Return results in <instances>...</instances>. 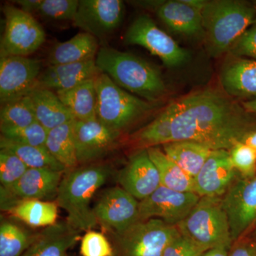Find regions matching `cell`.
<instances>
[{"label": "cell", "mask_w": 256, "mask_h": 256, "mask_svg": "<svg viewBox=\"0 0 256 256\" xmlns=\"http://www.w3.org/2000/svg\"><path fill=\"white\" fill-rule=\"evenodd\" d=\"M0 148L16 154L28 168L46 169L66 172L64 165L54 158L46 146H26L12 142L6 138H0Z\"/></svg>", "instance_id": "30"}, {"label": "cell", "mask_w": 256, "mask_h": 256, "mask_svg": "<svg viewBox=\"0 0 256 256\" xmlns=\"http://www.w3.org/2000/svg\"><path fill=\"white\" fill-rule=\"evenodd\" d=\"M96 63L118 86L144 100L156 104L166 95V85L160 70L132 54L101 47Z\"/></svg>", "instance_id": "2"}, {"label": "cell", "mask_w": 256, "mask_h": 256, "mask_svg": "<svg viewBox=\"0 0 256 256\" xmlns=\"http://www.w3.org/2000/svg\"><path fill=\"white\" fill-rule=\"evenodd\" d=\"M233 242L256 225V176L236 180L222 196Z\"/></svg>", "instance_id": "10"}, {"label": "cell", "mask_w": 256, "mask_h": 256, "mask_svg": "<svg viewBox=\"0 0 256 256\" xmlns=\"http://www.w3.org/2000/svg\"><path fill=\"white\" fill-rule=\"evenodd\" d=\"M252 238L256 242V225L254 226V230H252Z\"/></svg>", "instance_id": "44"}, {"label": "cell", "mask_w": 256, "mask_h": 256, "mask_svg": "<svg viewBox=\"0 0 256 256\" xmlns=\"http://www.w3.org/2000/svg\"><path fill=\"white\" fill-rule=\"evenodd\" d=\"M200 197L194 192L175 191L160 185L139 203V220L156 218L176 226L190 213Z\"/></svg>", "instance_id": "11"}, {"label": "cell", "mask_w": 256, "mask_h": 256, "mask_svg": "<svg viewBox=\"0 0 256 256\" xmlns=\"http://www.w3.org/2000/svg\"><path fill=\"white\" fill-rule=\"evenodd\" d=\"M100 72L96 66V60L48 66L40 74L36 88L54 92L69 90L86 80L95 78Z\"/></svg>", "instance_id": "22"}, {"label": "cell", "mask_w": 256, "mask_h": 256, "mask_svg": "<svg viewBox=\"0 0 256 256\" xmlns=\"http://www.w3.org/2000/svg\"><path fill=\"white\" fill-rule=\"evenodd\" d=\"M99 48L98 40L80 32L72 38L56 44L48 56L50 66L82 63L96 60Z\"/></svg>", "instance_id": "23"}, {"label": "cell", "mask_w": 256, "mask_h": 256, "mask_svg": "<svg viewBox=\"0 0 256 256\" xmlns=\"http://www.w3.org/2000/svg\"><path fill=\"white\" fill-rule=\"evenodd\" d=\"M176 227L205 252L216 247L230 249L234 244L222 197H201Z\"/></svg>", "instance_id": "6"}, {"label": "cell", "mask_w": 256, "mask_h": 256, "mask_svg": "<svg viewBox=\"0 0 256 256\" xmlns=\"http://www.w3.org/2000/svg\"><path fill=\"white\" fill-rule=\"evenodd\" d=\"M252 3H254V4L256 6V1L252 2Z\"/></svg>", "instance_id": "45"}, {"label": "cell", "mask_w": 256, "mask_h": 256, "mask_svg": "<svg viewBox=\"0 0 256 256\" xmlns=\"http://www.w3.org/2000/svg\"><path fill=\"white\" fill-rule=\"evenodd\" d=\"M156 16L166 26L185 36L204 37L201 10L184 0L152 2Z\"/></svg>", "instance_id": "20"}, {"label": "cell", "mask_w": 256, "mask_h": 256, "mask_svg": "<svg viewBox=\"0 0 256 256\" xmlns=\"http://www.w3.org/2000/svg\"><path fill=\"white\" fill-rule=\"evenodd\" d=\"M0 130L1 137L18 144L36 146H45L48 134V131L36 120L26 127Z\"/></svg>", "instance_id": "34"}, {"label": "cell", "mask_w": 256, "mask_h": 256, "mask_svg": "<svg viewBox=\"0 0 256 256\" xmlns=\"http://www.w3.org/2000/svg\"><path fill=\"white\" fill-rule=\"evenodd\" d=\"M36 121L30 96L25 95L1 105L0 128H20Z\"/></svg>", "instance_id": "32"}, {"label": "cell", "mask_w": 256, "mask_h": 256, "mask_svg": "<svg viewBox=\"0 0 256 256\" xmlns=\"http://www.w3.org/2000/svg\"><path fill=\"white\" fill-rule=\"evenodd\" d=\"M139 203L121 186H114L104 192L92 210L98 223L118 234L140 222Z\"/></svg>", "instance_id": "12"}, {"label": "cell", "mask_w": 256, "mask_h": 256, "mask_svg": "<svg viewBox=\"0 0 256 256\" xmlns=\"http://www.w3.org/2000/svg\"><path fill=\"white\" fill-rule=\"evenodd\" d=\"M220 85L234 98L256 99V60L229 55L220 69Z\"/></svg>", "instance_id": "19"}, {"label": "cell", "mask_w": 256, "mask_h": 256, "mask_svg": "<svg viewBox=\"0 0 256 256\" xmlns=\"http://www.w3.org/2000/svg\"><path fill=\"white\" fill-rule=\"evenodd\" d=\"M58 204L43 200H23L18 202L8 212L32 227L50 226L57 223Z\"/></svg>", "instance_id": "29"}, {"label": "cell", "mask_w": 256, "mask_h": 256, "mask_svg": "<svg viewBox=\"0 0 256 256\" xmlns=\"http://www.w3.org/2000/svg\"><path fill=\"white\" fill-rule=\"evenodd\" d=\"M66 172L28 168L22 178L10 188L1 186V208L8 210L23 200L48 201L56 198Z\"/></svg>", "instance_id": "13"}, {"label": "cell", "mask_w": 256, "mask_h": 256, "mask_svg": "<svg viewBox=\"0 0 256 256\" xmlns=\"http://www.w3.org/2000/svg\"><path fill=\"white\" fill-rule=\"evenodd\" d=\"M82 256H114V246L100 232L88 230L82 236L80 246Z\"/></svg>", "instance_id": "37"}, {"label": "cell", "mask_w": 256, "mask_h": 256, "mask_svg": "<svg viewBox=\"0 0 256 256\" xmlns=\"http://www.w3.org/2000/svg\"><path fill=\"white\" fill-rule=\"evenodd\" d=\"M124 42L143 47L168 67L181 66L190 57L188 50L180 46L146 14L134 18L124 35Z\"/></svg>", "instance_id": "9"}, {"label": "cell", "mask_w": 256, "mask_h": 256, "mask_svg": "<svg viewBox=\"0 0 256 256\" xmlns=\"http://www.w3.org/2000/svg\"><path fill=\"white\" fill-rule=\"evenodd\" d=\"M42 62L28 56H10L0 60L1 105L28 95L36 88Z\"/></svg>", "instance_id": "15"}, {"label": "cell", "mask_w": 256, "mask_h": 256, "mask_svg": "<svg viewBox=\"0 0 256 256\" xmlns=\"http://www.w3.org/2000/svg\"><path fill=\"white\" fill-rule=\"evenodd\" d=\"M121 133L97 118L74 121V138L78 164H87L104 158L116 148Z\"/></svg>", "instance_id": "16"}, {"label": "cell", "mask_w": 256, "mask_h": 256, "mask_svg": "<svg viewBox=\"0 0 256 256\" xmlns=\"http://www.w3.org/2000/svg\"><path fill=\"white\" fill-rule=\"evenodd\" d=\"M228 256H256V242L239 240L235 242L229 250Z\"/></svg>", "instance_id": "40"}, {"label": "cell", "mask_w": 256, "mask_h": 256, "mask_svg": "<svg viewBox=\"0 0 256 256\" xmlns=\"http://www.w3.org/2000/svg\"><path fill=\"white\" fill-rule=\"evenodd\" d=\"M94 78L86 80L69 90L55 92L76 120L88 121L97 118V94Z\"/></svg>", "instance_id": "25"}, {"label": "cell", "mask_w": 256, "mask_h": 256, "mask_svg": "<svg viewBox=\"0 0 256 256\" xmlns=\"http://www.w3.org/2000/svg\"><path fill=\"white\" fill-rule=\"evenodd\" d=\"M112 169L106 164H90L65 172L60 182L56 204L67 213V222L77 230H92L98 224L90 207L96 192L107 182Z\"/></svg>", "instance_id": "3"}, {"label": "cell", "mask_w": 256, "mask_h": 256, "mask_svg": "<svg viewBox=\"0 0 256 256\" xmlns=\"http://www.w3.org/2000/svg\"><path fill=\"white\" fill-rule=\"evenodd\" d=\"M96 118L102 124L122 133L154 110L156 104L133 95L100 72L95 78Z\"/></svg>", "instance_id": "5"}, {"label": "cell", "mask_w": 256, "mask_h": 256, "mask_svg": "<svg viewBox=\"0 0 256 256\" xmlns=\"http://www.w3.org/2000/svg\"><path fill=\"white\" fill-rule=\"evenodd\" d=\"M166 156L194 178L210 156L212 150L194 141H175L162 144Z\"/></svg>", "instance_id": "26"}, {"label": "cell", "mask_w": 256, "mask_h": 256, "mask_svg": "<svg viewBox=\"0 0 256 256\" xmlns=\"http://www.w3.org/2000/svg\"><path fill=\"white\" fill-rule=\"evenodd\" d=\"M229 153L234 168L242 178L256 176V150L239 142L229 150Z\"/></svg>", "instance_id": "36"}, {"label": "cell", "mask_w": 256, "mask_h": 256, "mask_svg": "<svg viewBox=\"0 0 256 256\" xmlns=\"http://www.w3.org/2000/svg\"><path fill=\"white\" fill-rule=\"evenodd\" d=\"M31 235L18 224L8 220L0 224V256H22L32 244Z\"/></svg>", "instance_id": "33"}, {"label": "cell", "mask_w": 256, "mask_h": 256, "mask_svg": "<svg viewBox=\"0 0 256 256\" xmlns=\"http://www.w3.org/2000/svg\"><path fill=\"white\" fill-rule=\"evenodd\" d=\"M242 104L248 112L256 116V99L244 101Z\"/></svg>", "instance_id": "43"}, {"label": "cell", "mask_w": 256, "mask_h": 256, "mask_svg": "<svg viewBox=\"0 0 256 256\" xmlns=\"http://www.w3.org/2000/svg\"><path fill=\"white\" fill-rule=\"evenodd\" d=\"M234 98L224 90L202 89L170 102L150 124L138 131L141 148L175 141L201 143L212 150H230L256 124Z\"/></svg>", "instance_id": "1"}, {"label": "cell", "mask_w": 256, "mask_h": 256, "mask_svg": "<svg viewBox=\"0 0 256 256\" xmlns=\"http://www.w3.org/2000/svg\"><path fill=\"white\" fill-rule=\"evenodd\" d=\"M74 121L54 128L47 134L45 146L54 158L64 165L66 171L78 164L74 138Z\"/></svg>", "instance_id": "28"}, {"label": "cell", "mask_w": 256, "mask_h": 256, "mask_svg": "<svg viewBox=\"0 0 256 256\" xmlns=\"http://www.w3.org/2000/svg\"><path fill=\"white\" fill-rule=\"evenodd\" d=\"M124 11L120 0H80L74 25L97 40H104L119 28Z\"/></svg>", "instance_id": "14"}, {"label": "cell", "mask_w": 256, "mask_h": 256, "mask_svg": "<svg viewBox=\"0 0 256 256\" xmlns=\"http://www.w3.org/2000/svg\"><path fill=\"white\" fill-rule=\"evenodd\" d=\"M118 181L121 188L140 202L150 196L161 185L159 172L146 148H141L130 158L120 171Z\"/></svg>", "instance_id": "18"}, {"label": "cell", "mask_w": 256, "mask_h": 256, "mask_svg": "<svg viewBox=\"0 0 256 256\" xmlns=\"http://www.w3.org/2000/svg\"><path fill=\"white\" fill-rule=\"evenodd\" d=\"M204 252L202 248L180 232L165 248L162 256H202Z\"/></svg>", "instance_id": "39"}, {"label": "cell", "mask_w": 256, "mask_h": 256, "mask_svg": "<svg viewBox=\"0 0 256 256\" xmlns=\"http://www.w3.org/2000/svg\"><path fill=\"white\" fill-rule=\"evenodd\" d=\"M236 172L229 151L212 150L194 178L195 193L200 197H222L236 180Z\"/></svg>", "instance_id": "17"}, {"label": "cell", "mask_w": 256, "mask_h": 256, "mask_svg": "<svg viewBox=\"0 0 256 256\" xmlns=\"http://www.w3.org/2000/svg\"><path fill=\"white\" fill-rule=\"evenodd\" d=\"M229 250L230 249L226 247L214 248L206 250L202 256H228Z\"/></svg>", "instance_id": "41"}, {"label": "cell", "mask_w": 256, "mask_h": 256, "mask_svg": "<svg viewBox=\"0 0 256 256\" xmlns=\"http://www.w3.org/2000/svg\"><path fill=\"white\" fill-rule=\"evenodd\" d=\"M5 28L0 45L1 57L28 56L44 43L46 34L32 14L20 8L5 5Z\"/></svg>", "instance_id": "8"}, {"label": "cell", "mask_w": 256, "mask_h": 256, "mask_svg": "<svg viewBox=\"0 0 256 256\" xmlns=\"http://www.w3.org/2000/svg\"><path fill=\"white\" fill-rule=\"evenodd\" d=\"M178 234V227L162 220H140L122 233L114 234V256H162Z\"/></svg>", "instance_id": "7"}, {"label": "cell", "mask_w": 256, "mask_h": 256, "mask_svg": "<svg viewBox=\"0 0 256 256\" xmlns=\"http://www.w3.org/2000/svg\"><path fill=\"white\" fill-rule=\"evenodd\" d=\"M228 54L256 60V20L234 44Z\"/></svg>", "instance_id": "38"}, {"label": "cell", "mask_w": 256, "mask_h": 256, "mask_svg": "<svg viewBox=\"0 0 256 256\" xmlns=\"http://www.w3.org/2000/svg\"><path fill=\"white\" fill-rule=\"evenodd\" d=\"M16 4L24 11L55 21H72L75 18L78 0H20Z\"/></svg>", "instance_id": "31"}, {"label": "cell", "mask_w": 256, "mask_h": 256, "mask_svg": "<svg viewBox=\"0 0 256 256\" xmlns=\"http://www.w3.org/2000/svg\"><path fill=\"white\" fill-rule=\"evenodd\" d=\"M159 172L162 186L181 192H194V178L170 159L159 146L146 148Z\"/></svg>", "instance_id": "27"}, {"label": "cell", "mask_w": 256, "mask_h": 256, "mask_svg": "<svg viewBox=\"0 0 256 256\" xmlns=\"http://www.w3.org/2000/svg\"><path fill=\"white\" fill-rule=\"evenodd\" d=\"M28 95L31 98L36 120L48 132L74 120L73 116L55 92L35 88Z\"/></svg>", "instance_id": "24"}, {"label": "cell", "mask_w": 256, "mask_h": 256, "mask_svg": "<svg viewBox=\"0 0 256 256\" xmlns=\"http://www.w3.org/2000/svg\"><path fill=\"white\" fill-rule=\"evenodd\" d=\"M202 15L207 52L218 58L228 53L239 37L255 22L256 6L238 0L206 1Z\"/></svg>", "instance_id": "4"}, {"label": "cell", "mask_w": 256, "mask_h": 256, "mask_svg": "<svg viewBox=\"0 0 256 256\" xmlns=\"http://www.w3.org/2000/svg\"><path fill=\"white\" fill-rule=\"evenodd\" d=\"M80 230L68 222H57L34 235L22 256H67L80 238Z\"/></svg>", "instance_id": "21"}, {"label": "cell", "mask_w": 256, "mask_h": 256, "mask_svg": "<svg viewBox=\"0 0 256 256\" xmlns=\"http://www.w3.org/2000/svg\"><path fill=\"white\" fill-rule=\"evenodd\" d=\"M28 168L11 152L0 151V182L2 188H10L18 182Z\"/></svg>", "instance_id": "35"}, {"label": "cell", "mask_w": 256, "mask_h": 256, "mask_svg": "<svg viewBox=\"0 0 256 256\" xmlns=\"http://www.w3.org/2000/svg\"><path fill=\"white\" fill-rule=\"evenodd\" d=\"M242 142L245 143L248 146H252L256 150V130L248 133L246 136L242 140Z\"/></svg>", "instance_id": "42"}]
</instances>
